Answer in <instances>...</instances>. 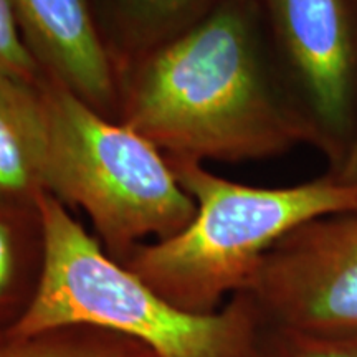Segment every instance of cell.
I'll return each mask as SVG.
<instances>
[{
  "instance_id": "cell-9",
  "label": "cell",
  "mask_w": 357,
  "mask_h": 357,
  "mask_svg": "<svg viewBox=\"0 0 357 357\" xmlns=\"http://www.w3.org/2000/svg\"><path fill=\"white\" fill-rule=\"evenodd\" d=\"M45 260L47 235L38 200L0 202V329H12L33 305Z\"/></svg>"
},
{
  "instance_id": "cell-1",
  "label": "cell",
  "mask_w": 357,
  "mask_h": 357,
  "mask_svg": "<svg viewBox=\"0 0 357 357\" xmlns=\"http://www.w3.org/2000/svg\"><path fill=\"white\" fill-rule=\"evenodd\" d=\"M258 0H223L178 37L118 61L116 119L171 159L245 162L321 144L276 77Z\"/></svg>"
},
{
  "instance_id": "cell-14",
  "label": "cell",
  "mask_w": 357,
  "mask_h": 357,
  "mask_svg": "<svg viewBox=\"0 0 357 357\" xmlns=\"http://www.w3.org/2000/svg\"><path fill=\"white\" fill-rule=\"evenodd\" d=\"M334 176L341 182H344V184L357 185V137L346 149V154L342 155L341 167L337 169Z\"/></svg>"
},
{
  "instance_id": "cell-11",
  "label": "cell",
  "mask_w": 357,
  "mask_h": 357,
  "mask_svg": "<svg viewBox=\"0 0 357 357\" xmlns=\"http://www.w3.org/2000/svg\"><path fill=\"white\" fill-rule=\"evenodd\" d=\"M0 357H158L121 334L91 326H60L38 333L0 329Z\"/></svg>"
},
{
  "instance_id": "cell-10",
  "label": "cell",
  "mask_w": 357,
  "mask_h": 357,
  "mask_svg": "<svg viewBox=\"0 0 357 357\" xmlns=\"http://www.w3.org/2000/svg\"><path fill=\"white\" fill-rule=\"evenodd\" d=\"M223 0H96L116 63L178 37Z\"/></svg>"
},
{
  "instance_id": "cell-13",
  "label": "cell",
  "mask_w": 357,
  "mask_h": 357,
  "mask_svg": "<svg viewBox=\"0 0 357 357\" xmlns=\"http://www.w3.org/2000/svg\"><path fill=\"white\" fill-rule=\"evenodd\" d=\"M0 71L33 83L43 77L22 37L12 0H0Z\"/></svg>"
},
{
  "instance_id": "cell-12",
  "label": "cell",
  "mask_w": 357,
  "mask_h": 357,
  "mask_svg": "<svg viewBox=\"0 0 357 357\" xmlns=\"http://www.w3.org/2000/svg\"><path fill=\"white\" fill-rule=\"evenodd\" d=\"M247 357H357V347L307 336L261 319Z\"/></svg>"
},
{
  "instance_id": "cell-5",
  "label": "cell",
  "mask_w": 357,
  "mask_h": 357,
  "mask_svg": "<svg viewBox=\"0 0 357 357\" xmlns=\"http://www.w3.org/2000/svg\"><path fill=\"white\" fill-rule=\"evenodd\" d=\"M240 293L268 324L357 347V212L289 231Z\"/></svg>"
},
{
  "instance_id": "cell-4",
  "label": "cell",
  "mask_w": 357,
  "mask_h": 357,
  "mask_svg": "<svg viewBox=\"0 0 357 357\" xmlns=\"http://www.w3.org/2000/svg\"><path fill=\"white\" fill-rule=\"evenodd\" d=\"M47 116L45 192L83 211L105 252L123 263L141 245L166 240L192 220L194 200L166 154L116 118L42 77Z\"/></svg>"
},
{
  "instance_id": "cell-7",
  "label": "cell",
  "mask_w": 357,
  "mask_h": 357,
  "mask_svg": "<svg viewBox=\"0 0 357 357\" xmlns=\"http://www.w3.org/2000/svg\"><path fill=\"white\" fill-rule=\"evenodd\" d=\"M24 42L43 77L116 118L118 70L96 0H12Z\"/></svg>"
},
{
  "instance_id": "cell-8",
  "label": "cell",
  "mask_w": 357,
  "mask_h": 357,
  "mask_svg": "<svg viewBox=\"0 0 357 357\" xmlns=\"http://www.w3.org/2000/svg\"><path fill=\"white\" fill-rule=\"evenodd\" d=\"M47 116L40 82L0 71V202L33 204L45 192Z\"/></svg>"
},
{
  "instance_id": "cell-6",
  "label": "cell",
  "mask_w": 357,
  "mask_h": 357,
  "mask_svg": "<svg viewBox=\"0 0 357 357\" xmlns=\"http://www.w3.org/2000/svg\"><path fill=\"white\" fill-rule=\"evenodd\" d=\"M258 3L321 146L347 139L357 93V38L347 0Z\"/></svg>"
},
{
  "instance_id": "cell-2",
  "label": "cell",
  "mask_w": 357,
  "mask_h": 357,
  "mask_svg": "<svg viewBox=\"0 0 357 357\" xmlns=\"http://www.w3.org/2000/svg\"><path fill=\"white\" fill-rule=\"evenodd\" d=\"M195 204L166 240L141 245L123 265L178 310L211 314L243 291L268 252L305 223L357 212V185L334 176L288 187L230 181L195 160L167 158Z\"/></svg>"
},
{
  "instance_id": "cell-3",
  "label": "cell",
  "mask_w": 357,
  "mask_h": 357,
  "mask_svg": "<svg viewBox=\"0 0 357 357\" xmlns=\"http://www.w3.org/2000/svg\"><path fill=\"white\" fill-rule=\"evenodd\" d=\"M38 205L47 235L43 278L12 331L91 326L132 339L158 357L248 356L261 318L247 294L236 293L211 314L178 310L111 258L53 195L43 192Z\"/></svg>"
}]
</instances>
